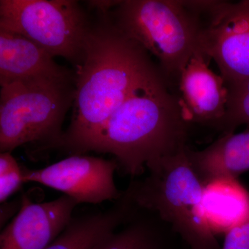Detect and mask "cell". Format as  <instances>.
<instances>
[{
  "mask_svg": "<svg viewBox=\"0 0 249 249\" xmlns=\"http://www.w3.org/2000/svg\"><path fill=\"white\" fill-rule=\"evenodd\" d=\"M228 89L227 111L217 127L222 134L232 133L242 124L249 126V78Z\"/></svg>",
  "mask_w": 249,
  "mask_h": 249,
  "instance_id": "cell-16",
  "label": "cell"
},
{
  "mask_svg": "<svg viewBox=\"0 0 249 249\" xmlns=\"http://www.w3.org/2000/svg\"><path fill=\"white\" fill-rule=\"evenodd\" d=\"M96 14L75 71L71 123L53 148L70 155L86 153L116 109L161 72L147 51L116 27L109 11Z\"/></svg>",
  "mask_w": 249,
  "mask_h": 249,
  "instance_id": "cell-1",
  "label": "cell"
},
{
  "mask_svg": "<svg viewBox=\"0 0 249 249\" xmlns=\"http://www.w3.org/2000/svg\"><path fill=\"white\" fill-rule=\"evenodd\" d=\"M162 72L147 80L111 116L87 152L111 154L132 178L186 146L188 121Z\"/></svg>",
  "mask_w": 249,
  "mask_h": 249,
  "instance_id": "cell-2",
  "label": "cell"
},
{
  "mask_svg": "<svg viewBox=\"0 0 249 249\" xmlns=\"http://www.w3.org/2000/svg\"><path fill=\"white\" fill-rule=\"evenodd\" d=\"M202 210L213 233L225 234L249 217V191L237 178L213 180L204 185Z\"/></svg>",
  "mask_w": 249,
  "mask_h": 249,
  "instance_id": "cell-14",
  "label": "cell"
},
{
  "mask_svg": "<svg viewBox=\"0 0 249 249\" xmlns=\"http://www.w3.org/2000/svg\"><path fill=\"white\" fill-rule=\"evenodd\" d=\"M118 169L115 160L83 155H70L40 169L22 168L24 183H40L62 192L78 204L95 205L122 196L114 180Z\"/></svg>",
  "mask_w": 249,
  "mask_h": 249,
  "instance_id": "cell-8",
  "label": "cell"
},
{
  "mask_svg": "<svg viewBox=\"0 0 249 249\" xmlns=\"http://www.w3.org/2000/svg\"><path fill=\"white\" fill-rule=\"evenodd\" d=\"M192 168L204 184L217 178H237L249 170V127L240 133L222 134L202 150L187 147Z\"/></svg>",
  "mask_w": 249,
  "mask_h": 249,
  "instance_id": "cell-13",
  "label": "cell"
},
{
  "mask_svg": "<svg viewBox=\"0 0 249 249\" xmlns=\"http://www.w3.org/2000/svg\"><path fill=\"white\" fill-rule=\"evenodd\" d=\"M178 85L188 123L217 129L227 111L229 89L222 76L209 68L207 58L201 52L193 55L181 72Z\"/></svg>",
  "mask_w": 249,
  "mask_h": 249,
  "instance_id": "cell-10",
  "label": "cell"
},
{
  "mask_svg": "<svg viewBox=\"0 0 249 249\" xmlns=\"http://www.w3.org/2000/svg\"><path fill=\"white\" fill-rule=\"evenodd\" d=\"M93 19L73 0H1L0 29L27 37L53 57L81 65Z\"/></svg>",
  "mask_w": 249,
  "mask_h": 249,
  "instance_id": "cell-6",
  "label": "cell"
},
{
  "mask_svg": "<svg viewBox=\"0 0 249 249\" xmlns=\"http://www.w3.org/2000/svg\"><path fill=\"white\" fill-rule=\"evenodd\" d=\"M224 235L222 249H249V217Z\"/></svg>",
  "mask_w": 249,
  "mask_h": 249,
  "instance_id": "cell-18",
  "label": "cell"
},
{
  "mask_svg": "<svg viewBox=\"0 0 249 249\" xmlns=\"http://www.w3.org/2000/svg\"><path fill=\"white\" fill-rule=\"evenodd\" d=\"M137 211L123 192L119 200L104 211L73 216L65 230L45 249H95Z\"/></svg>",
  "mask_w": 249,
  "mask_h": 249,
  "instance_id": "cell-12",
  "label": "cell"
},
{
  "mask_svg": "<svg viewBox=\"0 0 249 249\" xmlns=\"http://www.w3.org/2000/svg\"><path fill=\"white\" fill-rule=\"evenodd\" d=\"M76 80V72L58 65L32 41L0 29V85L14 82L62 83Z\"/></svg>",
  "mask_w": 249,
  "mask_h": 249,
  "instance_id": "cell-11",
  "label": "cell"
},
{
  "mask_svg": "<svg viewBox=\"0 0 249 249\" xmlns=\"http://www.w3.org/2000/svg\"><path fill=\"white\" fill-rule=\"evenodd\" d=\"M186 148L149 167L146 178L134 180L124 192L139 209L171 226L190 249H220L205 220L204 184L192 168Z\"/></svg>",
  "mask_w": 249,
  "mask_h": 249,
  "instance_id": "cell-4",
  "label": "cell"
},
{
  "mask_svg": "<svg viewBox=\"0 0 249 249\" xmlns=\"http://www.w3.org/2000/svg\"><path fill=\"white\" fill-rule=\"evenodd\" d=\"M22 168L11 152L0 154V202L8 200L16 192L19 191L23 183Z\"/></svg>",
  "mask_w": 249,
  "mask_h": 249,
  "instance_id": "cell-17",
  "label": "cell"
},
{
  "mask_svg": "<svg viewBox=\"0 0 249 249\" xmlns=\"http://www.w3.org/2000/svg\"><path fill=\"white\" fill-rule=\"evenodd\" d=\"M167 224L153 213L137 209L95 249H170Z\"/></svg>",
  "mask_w": 249,
  "mask_h": 249,
  "instance_id": "cell-15",
  "label": "cell"
},
{
  "mask_svg": "<svg viewBox=\"0 0 249 249\" xmlns=\"http://www.w3.org/2000/svg\"><path fill=\"white\" fill-rule=\"evenodd\" d=\"M21 197L20 210L0 234V249H45L65 230L78 205L65 195L42 203Z\"/></svg>",
  "mask_w": 249,
  "mask_h": 249,
  "instance_id": "cell-9",
  "label": "cell"
},
{
  "mask_svg": "<svg viewBox=\"0 0 249 249\" xmlns=\"http://www.w3.org/2000/svg\"><path fill=\"white\" fill-rule=\"evenodd\" d=\"M22 206V197L19 201H5L1 204V216H0V224L1 228L4 227L5 224L16 213L19 212Z\"/></svg>",
  "mask_w": 249,
  "mask_h": 249,
  "instance_id": "cell-19",
  "label": "cell"
},
{
  "mask_svg": "<svg viewBox=\"0 0 249 249\" xmlns=\"http://www.w3.org/2000/svg\"><path fill=\"white\" fill-rule=\"evenodd\" d=\"M199 50L213 59L228 87L249 78V0L201 1Z\"/></svg>",
  "mask_w": 249,
  "mask_h": 249,
  "instance_id": "cell-7",
  "label": "cell"
},
{
  "mask_svg": "<svg viewBox=\"0 0 249 249\" xmlns=\"http://www.w3.org/2000/svg\"><path fill=\"white\" fill-rule=\"evenodd\" d=\"M75 81L14 82L0 91V152H12L25 144L38 152L58 143L62 124L73 107Z\"/></svg>",
  "mask_w": 249,
  "mask_h": 249,
  "instance_id": "cell-5",
  "label": "cell"
},
{
  "mask_svg": "<svg viewBox=\"0 0 249 249\" xmlns=\"http://www.w3.org/2000/svg\"><path fill=\"white\" fill-rule=\"evenodd\" d=\"M109 15L116 27L158 61L170 84L199 50L202 22L193 1H116Z\"/></svg>",
  "mask_w": 249,
  "mask_h": 249,
  "instance_id": "cell-3",
  "label": "cell"
}]
</instances>
